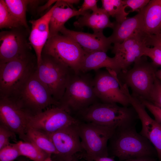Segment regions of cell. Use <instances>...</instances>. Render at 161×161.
Returning a JSON list of instances; mask_svg holds the SVG:
<instances>
[{
  "mask_svg": "<svg viewBox=\"0 0 161 161\" xmlns=\"http://www.w3.org/2000/svg\"><path fill=\"white\" fill-rule=\"evenodd\" d=\"M98 1L97 0H84L78 10L82 12L86 11L89 10H91L92 12H95L98 9L97 6Z\"/></svg>",
  "mask_w": 161,
  "mask_h": 161,
  "instance_id": "36",
  "label": "cell"
},
{
  "mask_svg": "<svg viewBox=\"0 0 161 161\" xmlns=\"http://www.w3.org/2000/svg\"><path fill=\"white\" fill-rule=\"evenodd\" d=\"M35 71L10 98L32 116L52 106H58L50 92L37 76Z\"/></svg>",
  "mask_w": 161,
  "mask_h": 161,
  "instance_id": "3",
  "label": "cell"
},
{
  "mask_svg": "<svg viewBox=\"0 0 161 161\" xmlns=\"http://www.w3.org/2000/svg\"><path fill=\"white\" fill-rule=\"evenodd\" d=\"M143 56H148L152 60V63L158 66H161V50L156 47L149 48L145 46L143 49Z\"/></svg>",
  "mask_w": 161,
  "mask_h": 161,
  "instance_id": "31",
  "label": "cell"
},
{
  "mask_svg": "<svg viewBox=\"0 0 161 161\" xmlns=\"http://www.w3.org/2000/svg\"><path fill=\"white\" fill-rule=\"evenodd\" d=\"M110 16L103 8L98 10L91 13L89 12L82 16L73 24L76 27L82 28L87 27L91 28L94 32H103L106 28H114L115 22L111 21Z\"/></svg>",
  "mask_w": 161,
  "mask_h": 161,
  "instance_id": "22",
  "label": "cell"
},
{
  "mask_svg": "<svg viewBox=\"0 0 161 161\" xmlns=\"http://www.w3.org/2000/svg\"><path fill=\"white\" fill-rule=\"evenodd\" d=\"M145 34L141 30L135 33L120 44L112 47V52L119 63L122 71L127 70L131 64L143 56V50L146 46Z\"/></svg>",
  "mask_w": 161,
  "mask_h": 161,
  "instance_id": "16",
  "label": "cell"
},
{
  "mask_svg": "<svg viewBox=\"0 0 161 161\" xmlns=\"http://www.w3.org/2000/svg\"><path fill=\"white\" fill-rule=\"evenodd\" d=\"M23 26L13 16L7 7L4 0H0V28L11 29Z\"/></svg>",
  "mask_w": 161,
  "mask_h": 161,
  "instance_id": "28",
  "label": "cell"
},
{
  "mask_svg": "<svg viewBox=\"0 0 161 161\" xmlns=\"http://www.w3.org/2000/svg\"><path fill=\"white\" fill-rule=\"evenodd\" d=\"M79 121L64 109L54 106L32 116L28 128L49 134L69 125L77 124Z\"/></svg>",
  "mask_w": 161,
  "mask_h": 161,
  "instance_id": "12",
  "label": "cell"
},
{
  "mask_svg": "<svg viewBox=\"0 0 161 161\" xmlns=\"http://www.w3.org/2000/svg\"><path fill=\"white\" fill-rule=\"evenodd\" d=\"M16 143L21 156L27 157L33 161H44L50 155L42 150L30 140L20 141Z\"/></svg>",
  "mask_w": 161,
  "mask_h": 161,
  "instance_id": "25",
  "label": "cell"
},
{
  "mask_svg": "<svg viewBox=\"0 0 161 161\" xmlns=\"http://www.w3.org/2000/svg\"><path fill=\"white\" fill-rule=\"evenodd\" d=\"M21 156L16 143L0 149V161H14Z\"/></svg>",
  "mask_w": 161,
  "mask_h": 161,
  "instance_id": "29",
  "label": "cell"
},
{
  "mask_svg": "<svg viewBox=\"0 0 161 161\" xmlns=\"http://www.w3.org/2000/svg\"><path fill=\"white\" fill-rule=\"evenodd\" d=\"M31 116L14 101L0 97V124L18 134L24 141L28 140L26 134Z\"/></svg>",
  "mask_w": 161,
  "mask_h": 161,
  "instance_id": "14",
  "label": "cell"
},
{
  "mask_svg": "<svg viewBox=\"0 0 161 161\" xmlns=\"http://www.w3.org/2000/svg\"><path fill=\"white\" fill-rule=\"evenodd\" d=\"M124 161H157L152 157L145 156L129 159Z\"/></svg>",
  "mask_w": 161,
  "mask_h": 161,
  "instance_id": "37",
  "label": "cell"
},
{
  "mask_svg": "<svg viewBox=\"0 0 161 161\" xmlns=\"http://www.w3.org/2000/svg\"><path fill=\"white\" fill-rule=\"evenodd\" d=\"M145 40L146 46L156 47L161 50V33L156 35L145 34Z\"/></svg>",
  "mask_w": 161,
  "mask_h": 161,
  "instance_id": "35",
  "label": "cell"
},
{
  "mask_svg": "<svg viewBox=\"0 0 161 161\" xmlns=\"http://www.w3.org/2000/svg\"><path fill=\"white\" fill-rule=\"evenodd\" d=\"M149 0H124L126 7L131 9V12L137 11L139 12L148 3Z\"/></svg>",
  "mask_w": 161,
  "mask_h": 161,
  "instance_id": "34",
  "label": "cell"
},
{
  "mask_svg": "<svg viewBox=\"0 0 161 161\" xmlns=\"http://www.w3.org/2000/svg\"><path fill=\"white\" fill-rule=\"evenodd\" d=\"M55 6V4L39 18L29 21L32 27L29 40L35 52L37 59V66L41 62L43 49L49 38V22Z\"/></svg>",
  "mask_w": 161,
  "mask_h": 161,
  "instance_id": "18",
  "label": "cell"
},
{
  "mask_svg": "<svg viewBox=\"0 0 161 161\" xmlns=\"http://www.w3.org/2000/svg\"><path fill=\"white\" fill-rule=\"evenodd\" d=\"M97 70L93 83L95 93L100 102L118 103L124 106L130 105L122 90L116 73L109 69Z\"/></svg>",
  "mask_w": 161,
  "mask_h": 161,
  "instance_id": "11",
  "label": "cell"
},
{
  "mask_svg": "<svg viewBox=\"0 0 161 161\" xmlns=\"http://www.w3.org/2000/svg\"><path fill=\"white\" fill-rule=\"evenodd\" d=\"M78 123L47 134L58 152L56 155L53 156L54 161H71L77 153L83 150L78 131Z\"/></svg>",
  "mask_w": 161,
  "mask_h": 161,
  "instance_id": "13",
  "label": "cell"
},
{
  "mask_svg": "<svg viewBox=\"0 0 161 161\" xmlns=\"http://www.w3.org/2000/svg\"><path fill=\"white\" fill-rule=\"evenodd\" d=\"M78 44L86 53L96 51L106 52L112 48V43L103 32L90 33L75 31L64 27L60 32Z\"/></svg>",
  "mask_w": 161,
  "mask_h": 161,
  "instance_id": "17",
  "label": "cell"
},
{
  "mask_svg": "<svg viewBox=\"0 0 161 161\" xmlns=\"http://www.w3.org/2000/svg\"><path fill=\"white\" fill-rule=\"evenodd\" d=\"M4 1L10 11L21 25L30 29L26 16L29 0H4Z\"/></svg>",
  "mask_w": 161,
  "mask_h": 161,
  "instance_id": "27",
  "label": "cell"
},
{
  "mask_svg": "<svg viewBox=\"0 0 161 161\" xmlns=\"http://www.w3.org/2000/svg\"><path fill=\"white\" fill-rule=\"evenodd\" d=\"M71 161H79L78 159L75 158L74 157L73 159Z\"/></svg>",
  "mask_w": 161,
  "mask_h": 161,
  "instance_id": "42",
  "label": "cell"
},
{
  "mask_svg": "<svg viewBox=\"0 0 161 161\" xmlns=\"http://www.w3.org/2000/svg\"><path fill=\"white\" fill-rule=\"evenodd\" d=\"M16 134L6 127L0 124V149L9 145L10 138L16 139Z\"/></svg>",
  "mask_w": 161,
  "mask_h": 161,
  "instance_id": "32",
  "label": "cell"
},
{
  "mask_svg": "<svg viewBox=\"0 0 161 161\" xmlns=\"http://www.w3.org/2000/svg\"><path fill=\"white\" fill-rule=\"evenodd\" d=\"M44 161H53L51 155H49Z\"/></svg>",
  "mask_w": 161,
  "mask_h": 161,
  "instance_id": "40",
  "label": "cell"
},
{
  "mask_svg": "<svg viewBox=\"0 0 161 161\" xmlns=\"http://www.w3.org/2000/svg\"><path fill=\"white\" fill-rule=\"evenodd\" d=\"M142 16V31L147 35L161 33V0H150L140 11Z\"/></svg>",
  "mask_w": 161,
  "mask_h": 161,
  "instance_id": "21",
  "label": "cell"
},
{
  "mask_svg": "<svg viewBox=\"0 0 161 161\" xmlns=\"http://www.w3.org/2000/svg\"><path fill=\"white\" fill-rule=\"evenodd\" d=\"M77 126L87 160L109 157L108 143L115 129L80 121Z\"/></svg>",
  "mask_w": 161,
  "mask_h": 161,
  "instance_id": "8",
  "label": "cell"
},
{
  "mask_svg": "<svg viewBox=\"0 0 161 161\" xmlns=\"http://www.w3.org/2000/svg\"><path fill=\"white\" fill-rule=\"evenodd\" d=\"M154 116L155 120L161 123V109L151 103L148 101L142 98H138Z\"/></svg>",
  "mask_w": 161,
  "mask_h": 161,
  "instance_id": "33",
  "label": "cell"
},
{
  "mask_svg": "<svg viewBox=\"0 0 161 161\" xmlns=\"http://www.w3.org/2000/svg\"><path fill=\"white\" fill-rule=\"evenodd\" d=\"M87 161H93L92 160H87Z\"/></svg>",
  "mask_w": 161,
  "mask_h": 161,
  "instance_id": "43",
  "label": "cell"
},
{
  "mask_svg": "<svg viewBox=\"0 0 161 161\" xmlns=\"http://www.w3.org/2000/svg\"><path fill=\"white\" fill-rule=\"evenodd\" d=\"M109 156L117 157L120 161L145 156L152 157L156 151L151 142L136 128V125L115 129L108 143Z\"/></svg>",
  "mask_w": 161,
  "mask_h": 161,
  "instance_id": "1",
  "label": "cell"
},
{
  "mask_svg": "<svg viewBox=\"0 0 161 161\" xmlns=\"http://www.w3.org/2000/svg\"><path fill=\"white\" fill-rule=\"evenodd\" d=\"M73 72L57 59L43 52L41 62L35 71L38 78L48 89L54 100L58 102L64 95Z\"/></svg>",
  "mask_w": 161,
  "mask_h": 161,
  "instance_id": "6",
  "label": "cell"
},
{
  "mask_svg": "<svg viewBox=\"0 0 161 161\" xmlns=\"http://www.w3.org/2000/svg\"><path fill=\"white\" fill-rule=\"evenodd\" d=\"M37 68L36 56L32 52L0 63V97H11Z\"/></svg>",
  "mask_w": 161,
  "mask_h": 161,
  "instance_id": "5",
  "label": "cell"
},
{
  "mask_svg": "<svg viewBox=\"0 0 161 161\" xmlns=\"http://www.w3.org/2000/svg\"><path fill=\"white\" fill-rule=\"evenodd\" d=\"M103 8L105 10L110 16L114 18L116 22L120 23L127 18L129 13L126 12L123 0H102Z\"/></svg>",
  "mask_w": 161,
  "mask_h": 161,
  "instance_id": "26",
  "label": "cell"
},
{
  "mask_svg": "<svg viewBox=\"0 0 161 161\" xmlns=\"http://www.w3.org/2000/svg\"><path fill=\"white\" fill-rule=\"evenodd\" d=\"M42 52L57 59L76 74L80 72L86 53L78 44L60 32L48 38Z\"/></svg>",
  "mask_w": 161,
  "mask_h": 161,
  "instance_id": "9",
  "label": "cell"
},
{
  "mask_svg": "<svg viewBox=\"0 0 161 161\" xmlns=\"http://www.w3.org/2000/svg\"><path fill=\"white\" fill-rule=\"evenodd\" d=\"M17 161H29L24 158H20L18 159Z\"/></svg>",
  "mask_w": 161,
  "mask_h": 161,
  "instance_id": "41",
  "label": "cell"
},
{
  "mask_svg": "<svg viewBox=\"0 0 161 161\" xmlns=\"http://www.w3.org/2000/svg\"><path fill=\"white\" fill-rule=\"evenodd\" d=\"M79 121L116 129L136 125L139 119L132 106H120L116 103L97 102L73 116Z\"/></svg>",
  "mask_w": 161,
  "mask_h": 161,
  "instance_id": "2",
  "label": "cell"
},
{
  "mask_svg": "<svg viewBox=\"0 0 161 161\" xmlns=\"http://www.w3.org/2000/svg\"><path fill=\"white\" fill-rule=\"evenodd\" d=\"M106 67L115 72L118 75L121 71L120 65L116 58L108 56L106 52L96 51L86 53L82 61L80 72L86 73L91 70L96 71Z\"/></svg>",
  "mask_w": 161,
  "mask_h": 161,
  "instance_id": "19",
  "label": "cell"
},
{
  "mask_svg": "<svg viewBox=\"0 0 161 161\" xmlns=\"http://www.w3.org/2000/svg\"><path fill=\"white\" fill-rule=\"evenodd\" d=\"M93 78L86 73L73 72L58 106L73 116L96 103L100 102L93 88Z\"/></svg>",
  "mask_w": 161,
  "mask_h": 161,
  "instance_id": "4",
  "label": "cell"
},
{
  "mask_svg": "<svg viewBox=\"0 0 161 161\" xmlns=\"http://www.w3.org/2000/svg\"><path fill=\"white\" fill-rule=\"evenodd\" d=\"M142 16L140 11L134 16L127 18L120 23L115 22L113 32L108 38L114 44H120L135 33L142 31Z\"/></svg>",
  "mask_w": 161,
  "mask_h": 161,
  "instance_id": "23",
  "label": "cell"
},
{
  "mask_svg": "<svg viewBox=\"0 0 161 161\" xmlns=\"http://www.w3.org/2000/svg\"><path fill=\"white\" fill-rule=\"evenodd\" d=\"M157 67L143 56L134 63L132 68L117 75V77L121 82H124L122 83L130 87L133 95L147 100L156 77Z\"/></svg>",
  "mask_w": 161,
  "mask_h": 161,
  "instance_id": "7",
  "label": "cell"
},
{
  "mask_svg": "<svg viewBox=\"0 0 161 161\" xmlns=\"http://www.w3.org/2000/svg\"><path fill=\"white\" fill-rule=\"evenodd\" d=\"M124 92L141 122L142 129L140 134L152 144L156 149L159 161H161V123L150 117L144 105L137 98L130 94L128 89L124 90Z\"/></svg>",
  "mask_w": 161,
  "mask_h": 161,
  "instance_id": "15",
  "label": "cell"
},
{
  "mask_svg": "<svg viewBox=\"0 0 161 161\" xmlns=\"http://www.w3.org/2000/svg\"><path fill=\"white\" fill-rule=\"evenodd\" d=\"M147 100L161 109V82L156 76Z\"/></svg>",
  "mask_w": 161,
  "mask_h": 161,
  "instance_id": "30",
  "label": "cell"
},
{
  "mask_svg": "<svg viewBox=\"0 0 161 161\" xmlns=\"http://www.w3.org/2000/svg\"><path fill=\"white\" fill-rule=\"evenodd\" d=\"M26 135L28 140L33 142L48 154L55 156L58 154L53 143L46 134L36 129L29 127Z\"/></svg>",
  "mask_w": 161,
  "mask_h": 161,
  "instance_id": "24",
  "label": "cell"
},
{
  "mask_svg": "<svg viewBox=\"0 0 161 161\" xmlns=\"http://www.w3.org/2000/svg\"><path fill=\"white\" fill-rule=\"evenodd\" d=\"M55 5L49 22V38L58 34L70 18L76 16H83L89 12L81 11L71 7L65 0H57Z\"/></svg>",
  "mask_w": 161,
  "mask_h": 161,
  "instance_id": "20",
  "label": "cell"
},
{
  "mask_svg": "<svg viewBox=\"0 0 161 161\" xmlns=\"http://www.w3.org/2000/svg\"><path fill=\"white\" fill-rule=\"evenodd\" d=\"M155 75L156 77L161 82V69L156 70Z\"/></svg>",
  "mask_w": 161,
  "mask_h": 161,
  "instance_id": "39",
  "label": "cell"
},
{
  "mask_svg": "<svg viewBox=\"0 0 161 161\" xmlns=\"http://www.w3.org/2000/svg\"><path fill=\"white\" fill-rule=\"evenodd\" d=\"M30 30L23 26L0 32V63L7 62L31 52L29 37Z\"/></svg>",
  "mask_w": 161,
  "mask_h": 161,
  "instance_id": "10",
  "label": "cell"
},
{
  "mask_svg": "<svg viewBox=\"0 0 161 161\" xmlns=\"http://www.w3.org/2000/svg\"><path fill=\"white\" fill-rule=\"evenodd\" d=\"M94 161H115L112 157H100L95 159Z\"/></svg>",
  "mask_w": 161,
  "mask_h": 161,
  "instance_id": "38",
  "label": "cell"
}]
</instances>
